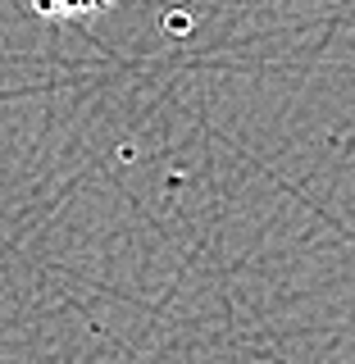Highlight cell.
Segmentation results:
<instances>
[{
	"label": "cell",
	"instance_id": "6da1fadb",
	"mask_svg": "<svg viewBox=\"0 0 355 364\" xmlns=\"http://www.w3.org/2000/svg\"><path fill=\"white\" fill-rule=\"evenodd\" d=\"M41 18H91V14H105L114 0H28Z\"/></svg>",
	"mask_w": 355,
	"mask_h": 364
}]
</instances>
